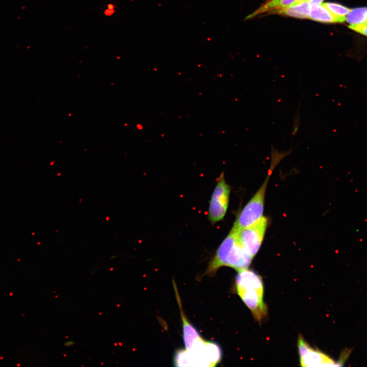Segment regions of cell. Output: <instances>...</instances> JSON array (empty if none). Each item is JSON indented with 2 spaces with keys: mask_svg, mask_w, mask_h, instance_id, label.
<instances>
[{
  "mask_svg": "<svg viewBox=\"0 0 367 367\" xmlns=\"http://www.w3.org/2000/svg\"><path fill=\"white\" fill-rule=\"evenodd\" d=\"M310 5L308 0L285 8L276 9L268 13L302 19H308Z\"/></svg>",
  "mask_w": 367,
  "mask_h": 367,
  "instance_id": "9",
  "label": "cell"
},
{
  "mask_svg": "<svg viewBox=\"0 0 367 367\" xmlns=\"http://www.w3.org/2000/svg\"><path fill=\"white\" fill-rule=\"evenodd\" d=\"M297 346L301 366L314 367L336 365L332 358L312 347L300 334L298 335Z\"/></svg>",
  "mask_w": 367,
  "mask_h": 367,
  "instance_id": "7",
  "label": "cell"
},
{
  "mask_svg": "<svg viewBox=\"0 0 367 367\" xmlns=\"http://www.w3.org/2000/svg\"><path fill=\"white\" fill-rule=\"evenodd\" d=\"M231 188L222 172L217 180L209 202L208 219L212 224L222 220L227 211Z\"/></svg>",
  "mask_w": 367,
  "mask_h": 367,
  "instance_id": "5",
  "label": "cell"
},
{
  "mask_svg": "<svg viewBox=\"0 0 367 367\" xmlns=\"http://www.w3.org/2000/svg\"><path fill=\"white\" fill-rule=\"evenodd\" d=\"M308 19L323 23H342L346 20V17L336 16L322 4L310 5Z\"/></svg>",
  "mask_w": 367,
  "mask_h": 367,
  "instance_id": "10",
  "label": "cell"
},
{
  "mask_svg": "<svg viewBox=\"0 0 367 367\" xmlns=\"http://www.w3.org/2000/svg\"><path fill=\"white\" fill-rule=\"evenodd\" d=\"M349 28L355 32L367 36V24L366 23L356 25H349Z\"/></svg>",
  "mask_w": 367,
  "mask_h": 367,
  "instance_id": "14",
  "label": "cell"
},
{
  "mask_svg": "<svg viewBox=\"0 0 367 367\" xmlns=\"http://www.w3.org/2000/svg\"><path fill=\"white\" fill-rule=\"evenodd\" d=\"M75 343L74 342L71 341V340H69V341L65 342L64 346H65L66 347H70V346L73 345Z\"/></svg>",
  "mask_w": 367,
  "mask_h": 367,
  "instance_id": "17",
  "label": "cell"
},
{
  "mask_svg": "<svg viewBox=\"0 0 367 367\" xmlns=\"http://www.w3.org/2000/svg\"><path fill=\"white\" fill-rule=\"evenodd\" d=\"M253 258L241 245L235 229L232 227L209 262L205 274L212 275L222 267H230L238 272L247 269Z\"/></svg>",
  "mask_w": 367,
  "mask_h": 367,
  "instance_id": "1",
  "label": "cell"
},
{
  "mask_svg": "<svg viewBox=\"0 0 367 367\" xmlns=\"http://www.w3.org/2000/svg\"><path fill=\"white\" fill-rule=\"evenodd\" d=\"M299 108H300V104L299 106ZM299 108L298 109L297 111V113L296 115L295 116V118L294 119V122H293V128L292 130V133L291 134L292 135V138L296 135L299 127V122H300V113H299Z\"/></svg>",
  "mask_w": 367,
  "mask_h": 367,
  "instance_id": "15",
  "label": "cell"
},
{
  "mask_svg": "<svg viewBox=\"0 0 367 367\" xmlns=\"http://www.w3.org/2000/svg\"><path fill=\"white\" fill-rule=\"evenodd\" d=\"M222 356L221 348L217 343L202 338L190 350L177 351L174 363L177 366H215L220 362Z\"/></svg>",
  "mask_w": 367,
  "mask_h": 367,
  "instance_id": "3",
  "label": "cell"
},
{
  "mask_svg": "<svg viewBox=\"0 0 367 367\" xmlns=\"http://www.w3.org/2000/svg\"><path fill=\"white\" fill-rule=\"evenodd\" d=\"M346 16V21L350 24V25L365 23L367 18V7L350 9Z\"/></svg>",
  "mask_w": 367,
  "mask_h": 367,
  "instance_id": "12",
  "label": "cell"
},
{
  "mask_svg": "<svg viewBox=\"0 0 367 367\" xmlns=\"http://www.w3.org/2000/svg\"><path fill=\"white\" fill-rule=\"evenodd\" d=\"M365 23L367 24V18H366V21H365Z\"/></svg>",
  "mask_w": 367,
  "mask_h": 367,
  "instance_id": "18",
  "label": "cell"
},
{
  "mask_svg": "<svg viewBox=\"0 0 367 367\" xmlns=\"http://www.w3.org/2000/svg\"><path fill=\"white\" fill-rule=\"evenodd\" d=\"M268 224V219L263 216L246 227L237 229L232 227L237 231L238 239L241 245L253 258L262 244Z\"/></svg>",
  "mask_w": 367,
  "mask_h": 367,
  "instance_id": "6",
  "label": "cell"
},
{
  "mask_svg": "<svg viewBox=\"0 0 367 367\" xmlns=\"http://www.w3.org/2000/svg\"><path fill=\"white\" fill-rule=\"evenodd\" d=\"M277 166L271 163L266 179L260 188L239 213L232 227L240 229L248 226L263 217L266 190L272 171Z\"/></svg>",
  "mask_w": 367,
  "mask_h": 367,
  "instance_id": "4",
  "label": "cell"
},
{
  "mask_svg": "<svg viewBox=\"0 0 367 367\" xmlns=\"http://www.w3.org/2000/svg\"><path fill=\"white\" fill-rule=\"evenodd\" d=\"M324 0H309V3L310 5H320Z\"/></svg>",
  "mask_w": 367,
  "mask_h": 367,
  "instance_id": "16",
  "label": "cell"
},
{
  "mask_svg": "<svg viewBox=\"0 0 367 367\" xmlns=\"http://www.w3.org/2000/svg\"><path fill=\"white\" fill-rule=\"evenodd\" d=\"M332 13L338 17H346L350 9L348 8L334 3H322Z\"/></svg>",
  "mask_w": 367,
  "mask_h": 367,
  "instance_id": "13",
  "label": "cell"
},
{
  "mask_svg": "<svg viewBox=\"0 0 367 367\" xmlns=\"http://www.w3.org/2000/svg\"><path fill=\"white\" fill-rule=\"evenodd\" d=\"M173 286L175 292L176 297L180 309V313L182 324V334L184 343L186 350H190L192 347L202 337L200 335L196 328L189 321L184 310H182L180 298L177 289L173 280Z\"/></svg>",
  "mask_w": 367,
  "mask_h": 367,
  "instance_id": "8",
  "label": "cell"
},
{
  "mask_svg": "<svg viewBox=\"0 0 367 367\" xmlns=\"http://www.w3.org/2000/svg\"><path fill=\"white\" fill-rule=\"evenodd\" d=\"M235 278L237 294L258 322L267 316V306L264 301V287L261 277L248 268L238 271Z\"/></svg>",
  "mask_w": 367,
  "mask_h": 367,
  "instance_id": "2",
  "label": "cell"
},
{
  "mask_svg": "<svg viewBox=\"0 0 367 367\" xmlns=\"http://www.w3.org/2000/svg\"><path fill=\"white\" fill-rule=\"evenodd\" d=\"M304 1L305 0H267L260 7L248 15L246 19L252 18L260 14L292 6Z\"/></svg>",
  "mask_w": 367,
  "mask_h": 367,
  "instance_id": "11",
  "label": "cell"
}]
</instances>
